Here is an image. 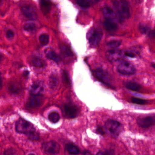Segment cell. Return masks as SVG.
I'll return each instance as SVG.
<instances>
[{
  "label": "cell",
  "instance_id": "obj_1",
  "mask_svg": "<svg viewBox=\"0 0 155 155\" xmlns=\"http://www.w3.org/2000/svg\"><path fill=\"white\" fill-rule=\"evenodd\" d=\"M113 6L117 12L118 20L122 22L130 17V8L128 2L123 0L112 2Z\"/></svg>",
  "mask_w": 155,
  "mask_h": 155
},
{
  "label": "cell",
  "instance_id": "obj_2",
  "mask_svg": "<svg viewBox=\"0 0 155 155\" xmlns=\"http://www.w3.org/2000/svg\"><path fill=\"white\" fill-rule=\"evenodd\" d=\"M16 130L18 133L25 134L28 137L36 132L33 124L22 118L20 119L16 122Z\"/></svg>",
  "mask_w": 155,
  "mask_h": 155
},
{
  "label": "cell",
  "instance_id": "obj_3",
  "mask_svg": "<svg viewBox=\"0 0 155 155\" xmlns=\"http://www.w3.org/2000/svg\"><path fill=\"white\" fill-rule=\"evenodd\" d=\"M105 129L109 132L111 137L117 138L122 130V125L118 121L108 119L105 123Z\"/></svg>",
  "mask_w": 155,
  "mask_h": 155
},
{
  "label": "cell",
  "instance_id": "obj_4",
  "mask_svg": "<svg viewBox=\"0 0 155 155\" xmlns=\"http://www.w3.org/2000/svg\"><path fill=\"white\" fill-rule=\"evenodd\" d=\"M103 37V32L101 30L92 29L87 34V39L90 45L92 48H96L98 45Z\"/></svg>",
  "mask_w": 155,
  "mask_h": 155
},
{
  "label": "cell",
  "instance_id": "obj_5",
  "mask_svg": "<svg viewBox=\"0 0 155 155\" xmlns=\"http://www.w3.org/2000/svg\"><path fill=\"white\" fill-rule=\"evenodd\" d=\"M117 70L119 73L125 76H130L136 72L135 67L130 62L125 61L120 62L117 67Z\"/></svg>",
  "mask_w": 155,
  "mask_h": 155
},
{
  "label": "cell",
  "instance_id": "obj_6",
  "mask_svg": "<svg viewBox=\"0 0 155 155\" xmlns=\"http://www.w3.org/2000/svg\"><path fill=\"white\" fill-rule=\"evenodd\" d=\"M41 149L47 154L54 155L58 154L60 150V146L58 142L51 140L44 142L42 145Z\"/></svg>",
  "mask_w": 155,
  "mask_h": 155
},
{
  "label": "cell",
  "instance_id": "obj_7",
  "mask_svg": "<svg viewBox=\"0 0 155 155\" xmlns=\"http://www.w3.org/2000/svg\"><path fill=\"white\" fill-rule=\"evenodd\" d=\"M94 73L97 78L103 84L110 88L113 87L109 75L106 71L99 68L94 71Z\"/></svg>",
  "mask_w": 155,
  "mask_h": 155
},
{
  "label": "cell",
  "instance_id": "obj_8",
  "mask_svg": "<svg viewBox=\"0 0 155 155\" xmlns=\"http://www.w3.org/2000/svg\"><path fill=\"white\" fill-rule=\"evenodd\" d=\"M137 122L143 128H148L155 125V115H151L138 118Z\"/></svg>",
  "mask_w": 155,
  "mask_h": 155
},
{
  "label": "cell",
  "instance_id": "obj_9",
  "mask_svg": "<svg viewBox=\"0 0 155 155\" xmlns=\"http://www.w3.org/2000/svg\"><path fill=\"white\" fill-rule=\"evenodd\" d=\"M64 112L65 116L69 118H74L78 117L79 110L77 106L71 103L66 104L64 107Z\"/></svg>",
  "mask_w": 155,
  "mask_h": 155
},
{
  "label": "cell",
  "instance_id": "obj_10",
  "mask_svg": "<svg viewBox=\"0 0 155 155\" xmlns=\"http://www.w3.org/2000/svg\"><path fill=\"white\" fill-rule=\"evenodd\" d=\"M44 102V98L42 95L32 96L31 95L27 102V106L29 108H35L40 107Z\"/></svg>",
  "mask_w": 155,
  "mask_h": 155
},
{
  "label": "cell",
  "instance_id": "obj_11",
  "mask_svg": "<svg viewBox=\"0 0 155 155\" xmlns=\"http://www.w3.org/2000/svg\"><path fill=\"white\" fill-rule=\"evenodd\" d=\"M21 11L27 18L31 20H35L38 18L36 9L31 6H24L21 8Z\"/></svg>",
  "mask_w": 155,
  "mask_h": 155
},
{
  "label": "cell",
  "instance_id": "obj_12",
  "mask_svg": "<svg viewBox=\"0 0 155 155\" xmlns=\"http://www.w3.org/2000/svg\"><path fill=\"white\" fill-rule=\"evenodd\" d=\"M44 90V84L41 81H37L33 83L31 87L30 92L32 96H38L41 95Z\"/></svg>",
  "mask_w": 155,
  "mask_h": 155
},
{
  "label": "cell",
  "instance_id": "obj_13",
  "mask_svg": "<svg viewBox=\"0 0 155 155\" xmlns=\"http://www.w3.org/2000/svg\"><path fill=\"white\" fill-rule=\"evenodd\" d=\"M103 25L105 28L110 31H115L118 28L117 23L111 19L106 18Z\"/></svg>",
  "mask_w": 155,
  "mask_h": 155
},
{
  "label": "cell",
  "instance_id": "obj_14",
  "mask_svg": "<svg viewBox=\"0 0 155 155\" xmlns=\"http://www.w3.org/2000/svg\"><path fill=\"white\" fill-rule=\"evenodd\" d=\"M107 58L110 61H116L119 59L120 51L116 49H111L108 51L107 54Z\"/></svg>",
  "mask_w": 155,
  "mask_h": 155
},
{
  "label": "cell",
  "instance_id": "obj_15",
  "mask_svg": "<svg viewBox=\"0 0 155 155\" xmlns=\"http://www.w3.org/2000/svg\"><path fill=\"white\" fill-rule=\"evenodd\" d=\"M41 8L42 12L45 15L48 14L51 9V4L50 2L46 1H41L40 2Z\"/></svg>",
  "mask_w": 155,
  "mask_h": 155
},
{
  "label": "cell",
  "instance_id": "obj_16",
  "mask_svg": "<svg viewBox=\"0 0 155 155\" xmlns=\"http://www.w3.org/2000/svg\"><path fill=\"white\" fill-rule=\"evenodd\" d=\"M60 48L61 54L64 57L68 58V57H71L73 56L72 51L71 50L70 48L67 45L62 44Z\"/></svg>",
  "mask_w": 155,
  "mask_h": 155
},
{
  "label": "cell",
  "instance_id": "obj_17",
  "mask_svg": "<svg viewBox=\"0 0 155 155\" xmlns=\"http://www.w3.org/2000/svg\"><path fill=\"white\" fill-rule=\"evenodd\" d=\"M66 149L71 155H78L80 152L79 148L76 145L71 143H69L66 145Z\"/></svg>",
  "mask_w": 155,
  "mask_h": 155
},
{
  "label": "cell",
  "instance_id": "obj_18",
  "mask_svg": "<svg viewBox=\"0 0 155 155\" xmlns=\"http://www.w3.org/2000/svg\"><path fill=\"white\" fill-rule=\"evenodd\" d=\"M98 2L97 1H89V0H79L77 1V3L80 7L83 8H88L91 7L95 3Z\"/></svg>",
  "mask_w": 155,
  "mask_h": 155
},
{
  "label": "cell",
  "instance_id": "obj_19",
  "mask_svg": "<svg viewBox=\"0 0 155 155\" xmlns=\"http://www.w3.org/2000/svg\"><path fill=\"white\" fill-rule=\"evenodd\" d=\"M46 56L48 58L58 63L61 61L60 57L53 51H48L46 53Z\"/></svg>",
  "mask_w": 155,
  "mask_h": 155
},
{
  "label": "cell",
  "instance_id": "obj_20",
  "mask_svg": "<svg viewBox=\"0 0 155 155\" xmlns=\"http://www.w3.org/2000/svg\"><path fill=\"white\" fill-rule=\"evenodd\" d=\"M102 12L104 16L106 17V18L113 20V18L115 17V13L114 11L110 7L108 6L104 7L102 9Z\"/></svg>",
  "mask_w": 155,
  "mask_h": 155
},
{
  "label": "cell",
  "instance_id": "obj_21",
  "mask_svg": "<svg viewBox=\"0 0 155 155\" xmlns=\"http://www.w3.org/2000/svg\"><path fill=\"white\" fill-rule=\"evenodd\" d=\"M125 87L128 89L132 91H138L140 90V86L136 82L129 81L125 84Z\"/></svg>",
  "mask_w": 155,
  "mask_h": 155
},
{
  "label": "cell",
  "instance_id": "obj_22",
  "mask_svg": "<svg viewBox=\"0 0 155 155\" xmlns=\"http://www.w3.org/2000/svg\"><path fill=\"white\" fill-rule=\"evenodd\" d=\"M58 78L56 74H52L50 77L49 85L51 89H54L58 87Z\"/></svg>",
  "mask_w": 155,
  "mask_h": 155
},
{
  "label": "cell",
  "instance_id": "obj_23",
  "mask_svg": "<svg viewBox=\"0 0 155 155\" xmlns=\"http://www.w3.org/2000/svg\"><path fill=\"white\" fill-rule=\"evenodd\" d=\"M32 63L34 66L38 68H44L46 66V62L42 59L38 57H35L32 60Z\"/></svg>",
  "mask_w": 155,
  "mask_h": 155
},
{
  "label": "cell",
  "instance_id": "obj_24",
  "mask_svg": "<svg viewBox=\"0 0 155 155\" xmlns=\"http://www.w3.org/2000/svg\"><path fill=\"white\" fill-rule=\"evenodd\" d=\"M49 120L51 122L53 123H57L59 120L60 117L59 114L56 111H52L49 114L48 117Z\"/></svg>",
  "mask_w": 155,
  "mask_h": 155
},
{
  "label": "cell",
  "instance_id": "obj_25",
  "mask_svg": "<svg viewBox=\"0 0 155 155\" xmlns=\"http://www.w3.org/2000/svg\"><path fill=\"white\" fill-rule=\"evenodd\" d=\"M139 29L141 34H147L148 35L151 31V30L149 27L143 24H140L139 26Z\"/></svg>",
  "mask_w": 155,
  "mask_h": 155
},
{
  "label": "cell",
  "instance_id": "obj_26",
  "mask_svg": "<svg viewBox=\"0 0 155 155\" xmlns=\"http://www.w3.org/2000/svg\"><path fill=\"white\" fill-rule=\"evenodd\" d=\"M121 41H120L113 40L107 43V45L112 49H115V48H118L121 45Z\"/></svg>",
  "mask_w": 155,
  "mask_h": 155
},
{
  "label": "cell",
  "instance_id": "obj_27",
  "mask_svg": "<svg viewBox=\"0 0 155 155\" xmlns=\"http://www.w3.org/2000/svg\"><path fill=\"white\" fill-rule=\"evenodd\" d=\"M39 41L41 45H47L49 41V37L47 34H42L39 37Z\"/></svg>",
  "mask_w": 155,
  "mask_h": 155
},
{
  "label": "cell",
  "instance_id": "obj_28",
  "mask_svg": "<svg viewBox=\"0 0 155 155\" xmlns=\"http://www.w3.org/2000/svg\"><path fill=\"white\" fill-rule=\"evenodd\" d=\"M36 25L32 22H28L26 23L24 26L25 30L28 31H33L36 30Z\"/></svg>",
  "mask_w": 155,
  "mask_h": 155
},
{
  "label": "cell",
  "instance_id": "obj_29",
  "mask_svg": "<svg viewBox=\"0 0 155 155\" xmlns=\"http://www.w3.org/2000/svg\"><path fill=\"white\" fill-rule=\"evenodd\" d=\"M9 90L13 94H18L19 92V88L16 84L11 83L9 86Z\"/></svg>",
  "mask_w": 155,
  "mask_h": 155
},
{
  "label": "cell",
  "instance_id": "obj_30",
  "mask_svg": "<svg viewBox=\"0 0 155 155\" xmlns=\"http://www.w3.org/2000/svg\"><path fill=\"white\" fill-rule=\"evenodd\" d=\"M131 101L132 103H134V104H138V105H144L147 103V101L145 100L137 97L131 98Z\"/></svg>",
  "mask_w": 155,
  "mask_h": 155
},
{
  "label": "cell",
  "instance_id": "obj_31",
  "mask_svg": "<svg viewBox=\"0 0 155 155\" xmlns=\"http://www.w3.org/2000/svg\"><path fill=\"white\" fill-rule=\"evenodd\" d=\"M62 79L63 81L65 82L66 84L69 85L71 84L70 79L68 73L65 71H63L62 72Z\"/></svg>",
  "mask_w": 155,
  "mask_h": 155
},
{
  "label": "cell",
  "instance_id": "obj_32",
  "mask_svg": "<svg viewBox=\"0 0 155 155\" xmlns=\"http://www.w3.org/2000/svg\"><path fill=\"white\" fill-rule=\"evenodd\" d=\"M4 155H15V150L12 148L8 149L4 151Z\"/></svg>",
  "mask_w": 155,
  "mask_h": 155
},
{
  "label": "cell",
  "instance_id": "obj_33",
  "mask_svg": "<svg viewBox=\"0 0 155 155\" xmlns=\"http://www.w3.org/2000/svg\"><path fill=\"white\" fill-rule=\"evenodd\" d=\"M14 36V33L11 30H9L7 31V38L10 39H11L12 38H13Z\"/></svg>",
  "mask_w": 155,
  "mask_h": 155
},
{
  "label": "cell",
  "instance_id": "obj_34",
  "mask_svg": "<svg viewBox=\"0 0 155 155\" xmlns=\"http://www.w3.org/2000/svg\"><path fill=\"white\" fill-rule=\"evenodd\" d=\"M114 153H113V151H107L106 152H103L102 151H100L98 153H97V155H113Z\"/></svg>",
  "mask_w": 155,
  "mask_h": 155
},
{
  "label": "cell",
  "instance_id": "obj_35",
  "mask_svg": "<svg viewBox=\"0 0 155 155\" xmlns=\"http://www.w3.org/2000/svg\"><path fill=\"white\" fill-rule=\"evenodd\" d=\"M97 131L98 133L99 134H101V135H103L105 134V131L104 129L102 127H98L97 129Z\"/></svg>",
  "mask_w": 155,
  "mask_h": 155
},
{
  "label": "cell",
  "instance_id": "obj_36",
  "mask_svg": "<svg viewBox=\"0 0 155 155\" xmlns=\"http://www.w3.org/2000/svg\"><path fill=\"white\" fill-rule=\"evenodd\" d=\"M125 55L127 56V57L132 58H135V55L134 53H132L131 52H129V51H127V52H125Z\"/></svg>",
  "mask_w": 155,
  "mask_h": 155
},
{
  "label": "cell",
  "instance_id": "obj_37",
  "mask_svg": "<svg viewBox=\"0 0 155 155\" xmlns=\"http://www.w3.org/2000/svg\"><path fill=\"white\" fill-rule=\"evenodd\" d=\"M83 155H93L88 150H85L83 153Z\"/></svg>",
  "mask_w": 155,
  "mask_h": 155
},
{
  "label": "cell",
  "instance_id": "obj_38",
  "mask_svg": "<svg viewBox=\"0 0 155 155\" xmlns=\"http://www.w3.org/2000/svg\"><path fill=\"white\" fill-rule=\"evenodd\" d=\"M151 38H155V30H152L151 33Z\"/></svg>",
  "mask_w": 155,
  "mask_h": 155
},
{
  "label": "cell",
  "instance_id": "obj_39",
  "mask_svg": "<svg viewBox=\"0 0 155 155\" xmlns=\"http://www.w3.org/2000/svg\"><path fill=\"white\" fill-rule=\"evenodd\" d=\"M24 74L26 77H27L29 75V71H24Z\"/></svg>",
  "mask_w": 155,
  "mask_h": 155
},
{
  "label": "cell",
  "instance_id": "obj_40",
  "mask_svg": "<svg viewBox=\"0 0 155 155\" xmlns=\"http://www.w3.org/2000/svg\"><path fill=\"white\" fill-rule=\"evenodd\" d=\"M151 66H152V67H153L155 69V63H152Z\"/></svg>",
  "mask_w": 155,
  "mask_h": 155
},
{
  "label": "cell",
  "instance_id": "obj_41",
  "mask_svg": "<svg viewBox=\"0 0 155 155\" xmlns=\"http://www.w3.org/2000/svg\"><path fill=\"white\" fill-rule=\"evenodd\" d=\"M35 155V154H29V155Z\"/></svg>",
  "mask_w": 155,
  "mask_h": 155
}]
</instances>
